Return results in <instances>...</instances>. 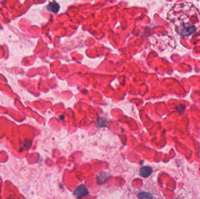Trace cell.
Masks as SVG:
<instances>
[{
  "label": "cell",
  "mask_w": 200,
  "mask_h": 199,
  "mask_svg": "<svg viewBox=\"0 0 200 199\" xmlns=\"http://www.w3.org/2000/svg\"><path fill=\"white\" fill-rule=\"evenodd\" d=\"M138 197L140 199H152L153 196L152 194L146 192L139 193L138 195Z\"/></svg>",
  "instance_id": "4"
},
{
  "label": "cell",
  "mask_w": 200,
  "mask_h": 199,
  "mask_svg": "<svg viewBox=\"0 0 200 199\" xmlns=\"http://www.w3.org/2000/svg\"><path fill=\"white\" fill-rule=\"evenodd\" d=\"M152 168L150 166H148L142 167L140 169V171H139L140 175L144 178L149 177L151 175V174L152 173Z\"/></svg>",
  "instance_id": "2"
},
{
  "label": "cell",
  "mask_w": 200,
  "mask_h": 199,
  "mask_svg": "<svg viewBox=\"0 0 200 199\" xmlns=\"http://www.w3.org/2000/svg\"><path fill=\"white\" fill-rule=\"evenodd\" d=\"M74 195H75L78 199L86 197L88 194V190L86 186L83 185H81L77 188L74 191Z\"/></svg>",
  "instance_id": "1"
},
{
  "label": "cell",
  "mask_w": 200,
  "mask_h": 199,
  "mask_svg": "<svg viewBox=\"0 0 200 199\" xmlns=\"http://www.w3.org/2000/svg\"><path fill=\"white\" fill-rule=\"evenodd\" d=\"M47 9L49 12L57 13L60 10V5L59 4L56 2H52L48 5Z\"/></svg>",
  "instance_id": "3"
}]
</instances>
